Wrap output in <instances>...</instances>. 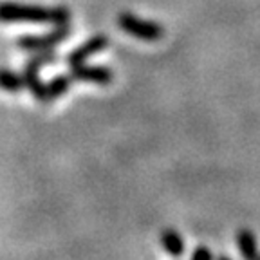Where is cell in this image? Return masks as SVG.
<instances>
[{
	"label": "cell",
	"mask_w": 260,
	"mask_h": 260,
	"mask_svg": "<svg viewBox=\"0 0 260 260\" xmlns=\"http://www.w3.org/2000/svg\"><path fill=\"white\" fill-rule=\"evenodd\" d=\"M0 22L2 24H53L65 25L71 22V11L63 6L44 8V6L18 4V2H0Z\"/></svg>",
	"instance_id": "cell-1"
},
{
	"label": "cell",
	"mask_w": 260,
	"mask_h": 260,
	"mask_svg": "<svg viewBox=\"0 0 260 260\" xmlns=\"http://www.w3.org/2000/svg\"><path fill=\"white\" fill-rule=\"evenodd\" d=\"M118 25L130 37L138 38V40L145 42H155L161 40L162 35H165V27L157 22L145 20V18H139L134 13L123 11L118 16Z\"/></svg>",
	"instance_id": "cell-2"
},
{
	"label": "cell",
	"mask_w": 260,
	"mask_h": 260,
	"mask_svg": "<svg viewBox=\"0 0 260 260\" xmlns=\"http://www.w3.org/2000/svg\"><path fill=\"white\" fill-rule=\"evenodd\" d=\"M71 35V25H56V29L45 32V35H32V37H20L18 38V47L29 51V53H37V51H47L60 45L63 40H67Z\"/></svg>",
	"instance_id": "cell-3"
},
{
	"label": "cell",
	"mask_w": 260,
	"mask_h": 260,
	"mask_svg": "<svg viewBox=\"0 0 260 260\" xmlns=\"http://www.w3.org/2000/svg\"><path fill=\"white\" fill-rule=\"evenodd\" d=\"M107 45H109V38H107L105 35H96V37L83 42L80 47L71 51V53L67 54V58H65V63L69 65V67H76V65L85 63L90 56L105 51Z\"/></svg>",
	"instance_id": "cell-4"
},
{
	"label": "cell",
	"mask_w": 260,
	"mask_h": 260,
	"mask_svg": "<svg viewBox=\"0 0 260 260\" xmlns=\"http://www.w3.org/2000/svg\"><path fill=\"white\" fill-rule=\"evenodd\" d=\"M69 76L74 81H87V83H98V85H109L112 81V71L105 65H87L81 63L71 67Z\"/></svg>",
	"instance_id": "cell-5"
},
{
	"label": "cell",
	"mask_w": 260,
	"mask_h": 260,
	"mask_svg": "<svg viewBox=\"0 0 260 260\" xmlns=\"http://www.w3.org/2000/svg\"><path fill=\"white\" fill-rule=\"evenodd\" d=\"M22 78H24V87L29 89V92L35 96L38 103H51L47 94V83L40 80V69L37 65L25 61L24 71H22Z\"/></svg>",
	"instance_id": "cell-6"
},
{
	"label": "cell",
	"mask_w": 260,
	"mask_h": 260,
	"mask_svg": "<svg viewBox=\"0 0 260 260\" xmlns=\"http://www.w3.org/2000/svg\"><path fill=\"white\" fill-rule=\"evenodd\" d=\"M237 246H239L240 256L244 260H256L258 258V248H256V239L251 230L242 228L237 233Z\"/></svg>",
	"instance_id": "cell-7"
},
{
	"label": "cell",
	"mask_w": 260,
	"mask_h": 260,
	"mask_svg": "<svg viewBox=\"0 0 260 260\" xmlns=\"http://www.w3.org/2000/svg\"><path fill=\"white\" fill-rule=\"evenodd\" d=\"M161 244L165 251L172 256H181L184 253V242H183V237L179 235L175 230H162L161 232Z\"/></svg>",
	"instance_id": "cell-8"
},
{
	"label": "cell",
	"mask_w": 260,
	"mask_h": 260,
	"mask_svg": "<svg viewBox=\"0 0 260 260\" xmlns=\"http://www.w3.org/2000/svg\"><path fill=\"white\" fill-rule=\"evenodd\" d=\"M0 89L6 92H20L24 87V78L20 73H15L11 69H0Z\"/></svg>",
	"instance_id": "cell-9"
},
{
	"label": "cell",
	"mask_w": 260,
	"mask_h": 260,
	"mask_svg": "<svg viewBox=\"0 0 260 260\" xmlns=\"http://www.w3.org/2000/svg\"><path fill=\"white\" fill-rule=\"evenodd\" d=\"M71 81L73 78L69 74H58L54 76L53 80L47 83V94H49V102H53V100H58V98L63 96L71 87Z\"/></svg>",
	"instance_id": "cell-10"
},
{
	"label": "cell",
	"mask_w": 260,
	"mask_h": 260,
	"mask_svg": "<svg viewBox=\"0 0 260 260\" xmlns=\"http://www.w3.org/2000/svg\"><path fill=\"white\" fill-rule=\"evenodd\" d=\"M191 260H213V253L206 246H197L191 253Z\"/></svg>",
	"instance_id": "cell-11"
},
{
	"label": "cell",
	"mask_w": 260,
	"mask_h": 260,
	"mask_svg": "<svg viewBox=\"0 0 260 260\" xmlns=\"http://www.w3.org/2000/svg\"><path fill=\"white\" fill-rule=\"evenodd\" d=\"M213 260H232L228 255H217V258H213Z\"/></svg>",
	"instance_id": "cell-12"
},
{
	"label": "cell",
	"mask_w": 260,
	"mask_h": 260,
	"mask_svg": "<svg viewBox=\"0 0 260 260\" xmlns=\"http://www.w3.org/2000/svg\"><path fill=\"white\" fill-rule=\"evenodd\" d=\"M256 260H260V255H258V258H256Z\"/></svg>",
	"instance_id": "cell-13"
}]
</instances>
